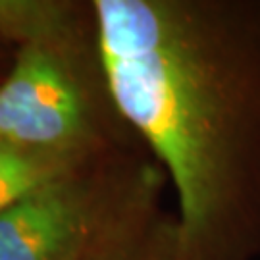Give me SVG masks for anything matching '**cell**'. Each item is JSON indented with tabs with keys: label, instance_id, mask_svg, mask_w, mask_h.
Wrapping results in <instances>:
<instances>
[{
	"label": "cell",
	"instance_id": "obj_4",
	"mask_svg": "<svg viewBox=\"0 0 260 260\" xmlns=\"http://www.w3.org/2000/svg\"><path fill=\"white\" fill-rule=\"evenodd\" d=\"M81 166V160L27 150L0 141V214Z\"/></svg>",
	"mask_w": 260,
	"mask_h": 260
},
{
	"label": "cell",
	"instance_id": "obj_5",
	"mask_svg": "<svg viewBox=\"0 0 260 260\" xmlns=\"http://www.w3.org/2000/svg\"><path fill=\"white\" fill-rule=\"evenodd\" d=\"M174 256V228L170 237L150 249L149 245L135 239V233L127 232V222L106 220L89 251L81 260H172Z\"/></svg>",
	"mask_w": 260,
	"mask_h": 260
},
{
	"label": "cell",
	"instance_id": "obj_3",
	"mask_svg": "<svg viewBox=\"0 0 260 260\" xmlns=\"http://www.w3.org/2000/svg\"><path fill=\"white\" fill-rule=\"evenodd\" d=\"M110 218L79 168L0 214V260H81Z\"/></svg>",
	"mask_w": 260,
	"mask_h": 260
},
{
	"label": "cell",
	"instance_id": "obj_1",
	"mask_svg": "<svg viewBox=\"0 0 260 260\" xmlns=\"http://www.w3.org/2000/svg\"><path fill=\"white\" fill-rule=\"evenodd\" d=\"M106 91L170 172L172 260L260 256V0H96Z\"/></svg>",
	"mask_w": 260,
	"mask_h": 260
},
{
	"label": "cell",
	"instance_id": "obj_2",
	"mask_svg": "<svg viewBox=\"0 0 260 260\" xmlns=\"http://www.w3.org/2000/svg\"><path fill=\"white\" fill-rule=\"evenodd\" d=\"M31 29L0 85V141L83 160L94 137L87 89L50 27Z\"/></svg>",
	"mask_w": 260,
	"mask_h": 260
}]
</instances>
